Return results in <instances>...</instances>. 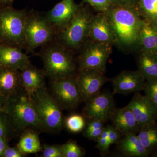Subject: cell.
Segmentation results:
<instances>
[{
  "label": "cell",
  "mask_w": 157,
  "mask_h": 157,
  "mask_svg": "<svg viewBox=\"0 0 157 157\" xmlns=\"http://www.w3.org/2000/svg\"><path fill=\"white\" fill-rule=\"evenodd\" d=\"M126 107L135 116L139 128L156 121L157 108L146 95H142L139 92L135 93Z\"/></svg>",
  "instance_id": "14"
},
{
  "label": "cell",
  "mask_w": 157,
  "mask_h": 157,
  "mask_svg": "<svg viewBox=\"0 0 157 157\" xmlns=\"http://www.w3.org/2000/svg\"><path fill=\"white\" fill-rule=\"evenodd\" d=\"M152 155H153V157H157V149L156 151Z\"/></svg>",
  "instance_id": "40"
},
{
  "label": "cell",
  "mask_w": 157,
  "mask_h": 157,
  "mask_svg": "<svg viewBox=\"0 0 157 157\" xmlns=\"http://www.w3.org/2000/svg\"><path fill=\"white\" fill-rule=\"evenodd\" d=\"M64 124L67 129L73 133L81 132L85 128L84 117L79 114H73L64 120Z\"/></svg>",
  "instance_id": "27"
},
{
  "label": "cell",
  "mask_w": 157,
  "mask_h": 157,
  "mask_svg": "<svg viewBox=\"0 0 157 157\" xmlns=\"http://www.w3.org/2000/svg\"><path fill=\"white\" fill-rule=\"evenodd\" d=\"M137 134L150 155L153 154L157 149L156 122L141 127Z\"/></svg>",
  "instance_id": "24"
},
{
  "label": "cell",
  "mask_w": 157,
  "mask_h": 157,
  "mask_svg": "<svg viewBox=\"0 0 157 157\" xmlns=\"http://www.w3.org/2000/svg\"><path fill=\"white\" fill-rule=\"evenodd\" d=\"M137 66L146 80L157 79V54L140 52Z\"/></svg>",
  "instance_id": "22"
},
{
  "label": "cell",
  "mask_w": 157,
  "mask_h": 157,
  "mask_svg": "<svg viewBox=\"0 0 157 157\" xmlns=\"http://www.w3.org/2000/svg\"><path fill=\"white\" fill-rule=\"evenodd\" d=\"M14 0H0V6H11Z\"/></svg>",
  "instance_id": "39"
},
{
  "label": "cell",
  "mask_w": 157,
  "mask_h": 157,
  "mask_svg": "<svg viewBox=\"0 0 157 157\" xmlns=\"http://www.w3.org/2000/svg\"><path fill=\"white\" fill-rule=\"evenodd\" d=\"M22 88L20 71L0 66V95L7 98Z\"/></svg>",
  "instance_id": "19"
},
{
  "label": "cell",
  "mask_w": 157,
  "mask_h": 157,
  "mask_svg": "<svg viewBox=\"0 0 157 157\" xmlns=\"http://www.w3.org/2000/svg\"><path fill=\"white\" fill-rule=\"evenodd\" d=\"M112 126L122 135L137 134L139 127L133 113L126 106L116 108L110 118Z\"/></svg>",
  "instance_id": "17"
},
{
  "label": "cell",
  "mask_w": 157,
  "mask_h": 157,
  "mask_svg": "<svg viewBox=\"0 0 157 157\" xmlns=\"http://www.w3.org/2000/svg\"><path fill=\"white\" fill-rule=\"evenodd\" d=\"M143 90L157 108V79L146 80Z\"/></svg>",
  "instance_id": "30"
},
{
  "label": "cell",
  "mask_w": 157,
  "mask_h": 157,
  "mask_svg": "<svg viewBox=\"0 0 157 157\" xmlns=\"http://www.w3.org/2000/svg\"><path fill=\"white\" fill-rule=\"evenodd\" d=\"M43 72L52 80L75 76L77 65L70 49L59 43L50 45L41 54Z\"/></svg>",
  "instance_id": "3"
},
{
  "label": "cell",
  "mask_w": 157,
  "mask_h": 157,
  "mask_svg": "<svg viewBox=\"0 0 157 157\" xmlns=\"http://www.w3.org/2000/svg\"><path fill=\"white\" fill-rule=\"evenodd\" d=\"M12 131H15L9 122L7 113L0 112V137L8 138Z\"/></svg>",
  "instance_id": "31"
},
{
  "label": "cell",
  "mask_w": 157,
  "mask_h": 157,
  "mask_svg": "<svg viewBox=\"0 0 157 157\" xmlns=\"http://www.w3.org/2000/svg\"><path fill=\"white\" fill-rule=\"evenodd\" d=\"M117 144L118 151L124 156L147 157L150 155L137 134L123 136Z\"/></svg>",
  "instance_id": "20"
},
{
  "label": "cell",
  "mask_w": 157,
  "mask_h": 157,
  "mask_svg": "<svg viewBox=\"0 0 157 157\" xmlns=\"http://www.w3.org/2000/svg\"><path fill=\"white\" fill-rule=\"evenodd\" d=\"M43 71L31 64L20 71L21 87L29 96L45 86V77Z\"/></svg>",
  "instance_id": "18"
},
{
  "label": "cell",
  "mask_w": 157,
  "mask_h": 157,
  "mask_svg": "<svg viewBox=\"0 0 157 157\" xmlns=\"http://www.w3.org/2000/svg\"><path fill=\"white\" fill-rule=\"evenodd\" d=\"M17 147L25 155L36 153L42 151V149L38 133L31 129L23 132Z\"/></svg>",
  "instance_id": "23"
},
{
  "label": "cell",
  "mask_w": 157,
  "mask_h": 157,
  "mask_svg": "<svg viewBox=\"0 0 157 157\" xmlns=\"http://www.w3.org/2000/svg\"><path fill=\"white\" fill-rule=\"evenodd\" d=\"M114 31L117 43L136 46L142 19L135 7L113 5L104 12Z\"/></svg>",
  "instance_id": "1"
},
{
  "label": "cell",
  "mask_w": 157,
  "mask_h": 157,
  "mask_svg": "<svg viewBox=\"0 0 157 157\" xmlns=\"http://www.w3.org/2000/svg\"><path fill=\"white\" fill-rule=\"evenodd\" d=\"M136 8L142 19L157 26V0H138Z\"/></svg>",
  "instance_id": "25"
},
{
  "label": "cell",
  "mask_w": 157,
  "mask_h": 157,
  "mask_svg": "<svg viewBox=\"0 0 157 157\" xmlns=\"http://www.w3.org/2000/svg\"><path fill=\"white\" fill-rule=\"evenodd\" d=\"M156 27L157 28V26H156Z\"/></svg>",
  "instance_id": "41"
},
{
  "label": "cell",
  "mask_w": 157,
  "mask_h": 157,
  "mask_svg": "<svg viewBox=\"0 0 157 157\" xmlns=\"http://www.w3.org/2000/svg\"><path fill=\"white\" fill-rule=\"evenodd\" d=\"M25 155L17 146L13 147L8 146L4 151L2 157H24Z\"/></svg>",
  "instance_id": "35"
},
{
  "label": "cell",
  "mask_w": 157,
  "mask_h": 157,
  "mask_svg": "<svg viewBox=\"0 0 157 157\" xmlns=\"http://www.w3.org/2000/svg\"><path fill=\"white\" fill-rule=\"evenodd\" d=\"M98 12H105L113 5V0H82Z\"/></svg>",
  "instance_id": "29"
},
{
  "label": "cell",
  "mask_w": 157,
  "mask_h": 157,
  "mask_svg": "<svg viewBox=\"0 0 157 157\" xmlns=\"http://www.w3.org/2000/svg\"><path fill=\"white\" fill-rule=\"evenodd\" d=\"M56 31L45 16L38 13H28L25 26L26 47L33 51L53 39Z\"/></svg>",
  "instance_id": "7"
},
{
  "label": "cell",
  "mask_w": 157,
  "mask_h": 157,
  "mask_svg": "<svg viewBox=\"0 0 157 157\" xmlns=\"http://www.w3.org/2000/svg\"><path fill=\"white\" fill-rule=\"evenodd\" d=\"M113 5L130 6L136 8L138 0H113Z\"/></svg>",
  "instance_id": "36"
},
{
  "label": "cell",
  "mask_w": 157,
  "mask_h": 157,
  "mask_svg": "<svg viewBox=\"0 0 157 157\" xmlns=\"http://www.w3.org/2000/svg\"><path fill=\"white\" fill-rule=\"evenodd\" d=\"M29 97L36 108L44 131H60L64 125L65 120L61 108L45 86L38 89Z\"/></svg>",
  "instance_id": "5"
},
{
  "label": "cell",
  "mask_w": 157,
  "mask_h": 157,
  "mask_svg": "<svg viewBox=\"0 0 157 157\" xmlns=\"http://www.w3.org/2000/svg\"><path fill=\"white\" fill-rule=\"evenodd\" d=\"M8 145L7 137H0V157H2L3 153Z\"/></svg>",
  "instance_id": "37"
},
{
  "label": "cell",
  "mask_w": 157,
  "mask_h": 157,
  "mask_svg": "<svg viewBox=\"0 0 157 157\" xmlns=\"http://www.w3.org/2000/svg\"><path fill=\"white\" fill-rule=\"evenodd\" d=\"M113 95L112 93L103 92L85 102V117L89 120L98 119L106 122L116 109Z\"/></svg>",
  "instance_id": "11"
},
{
  "label": "cell",
  "mask_w": 157,
  "mask_h": 157,
  "mask_svg": "<svg viewBox=\"0 0 157 157\" xmlns=\"http://www.w3.org/2000/svg\"><path fill=\"white\" fill-rule=\"evenodd\" d=\"M89 36L90 40L99 43L111 45L117 43L114 31L104 12L93 15Z\"/></svg>",
  "instance_id": "15"
},
{
  "label": "cell",
  "mask_w": 157,
  "mask_h": 157,
  "mask_svg": "<svg viewBox=\"0 0 157 157\" xmlns=\"http://www.w3.org/2000/svg\"><path fill=\"white\" fill-rule=\"evenodd\" d=\"M5 112L15 131H44L36 108L23 88L7 98Z\"/></svg>",
  "instance_id": "2"
},
{
  "label": "cell",
  "mask_w": 157,
  "mask_h": 157,
  "mask_svg": "<svg viewBox=\"0 0 157 157\" xmlns=\"http://www.w3.org/2000/svg\"><path fill=\"white\" fill-rule=\"evenodd\" d=\"M51 90L52 95L62 109H76L83 101L74 76L52 80Z\"/></svg>",
  "instance_id": "9"
},
{
  "label": "cell",
  "mask_w": 157,
  "mask_h": 157,
  "mask_svg": "<svg viewBox=\"0 0 157 157\" xmlns=\"http://www.w3.org/2000/svg\"><path fill=\"white\" fill-rule=\"evenodd\" d=\"M107 135L108 134L107 128L106 127H105L104 132L97 141L96 148L99 151L101 155L102 156L106 155L108 154L109 152L110 147L108 144Z\"/></svg>",
  "instance_id": "32"
},
{
  "label": "cell",
  "mask_w": 157,
  "mask_h": 157,
  "mask_svg": "<svg viewBox=\"0 0 157 157\" xmlns=\"http://www.w3.org/2000/svg\"><path fill=\"white\" fill-rule=\"evenodd\" d=\"M28 12L11 6H0V43L20 48L26 47L25 26Z\"/></svg>",
  "instance_id": "4"
},
{
  "label": "cell",
  "mask_w": 157,
  "mask_h": 157,
  "mask_svg": "<svg viewBox=\"0 0 157 157\" xmlns=\"http://www.w3.org/2000/svg\"><path fill=\"white\" fill-rule=\"evenodd\" d=\"M112 46L88 40L78 56V70H95L105 74L107 61L112 53Z\"/></svg>",
  "instance_id": "8"
},
{
  "label": "cell",
  "mask_w": 157,
  "mask_h": 157,
  "mask_svg": "<svg viewBox=\"0 0 157 157\" xmlns=\"http://www.w3.org/2000/svg\"><path fill=\"white\" fill-rule=\"evenodd\" d=\"M107 130L108 144L110 147L112 144H117L121 138L123 137L117 130H116L112 125L108 124L106 126Z\"/></svg>",
  "instance_id": "34"
},
{
  "label": "cell",
  "mask_w": 157,
  "mask_h": 157,
  "mask_svg": "<svg viewBox=\"0 0 157 157\" xmlns=\"http://www.w3.org/2000/svg\"><path fill=\"white\" fill-rule=\"evenodd\" d=\"M42 151V157H63L62 145L44 144Z\"/></svg>",
  "instance_id": "33"
},
{
  "label": "cell",
  "mask_w": 157,
  "mask_h": 157,
  "mask_svg": "<svg viewBox=\"0 0 157 157\" xmlns=\"http://www.w3.org/2000/svg\"><path fill=\"white\" fill-rule=\"evenodd\" d=\"M109 81L112 84L113 95L127 94L143 90L146 80L138 70H124Z\"/></svg>",
  "instance_id": "13"
},
{
  "label": "cell",
  "mask_w": 157,
  "mask_h": 157,
  "mask_svg": "<svg viewBox=\"0 0 157 157\" xmlns=\"http://www.w3.org/2000/svg\"><path fill=\"white\" fill-rule=\"evenodd\" d=\"M81 5L76 4L74 0H62L47 12L45 17L56 32L58 33L67 26Z\"/></svg>",
  "instance_id": "12"
},
{
  "label": "cell",
  "mask_w": 157,
  "mask_h": 157,
  "mask_svg": "<svg viewBox=\"0 0 157 157\" xmlns=\"http://www.w3.org/2000/svg\"><path fill=\"white\" fill-rule=\"evenodd\" d=\"M74 78L84 102L100 94L103 86L109 81L104 73L93 70H78Z\"/></svg>",
  "instance_id": "10"
},
{
  "label": "cell",
  "mask_w": 157,
  "mask_h": 157,
  "mask_svg": "<svg viewBox=\"0 0 157 157\" xmlns=\"http://www.w3.org/2000/svg\"><path fill=\"white\" fill-rule=\"evenodd\" d=\"M93 15L90 8L81 4L67 26L58 33L59 43L70 50L82 48L89 39L90 24Z\"/></svg>",
  "instance_id": "6"
},
{
  "label": "cell",
  "mask_w": 157,
  "mask_h": 157,
  "mask_svg": "<svg viewBox=\"0 0 157 157\" xmlns=\"http://www.w3.org/2000/svg\"><path fill=\"white\" fill-rule=\"evenodd\" d=\"M62 150L63 157H82L85 155L83 148L73 140H69L62 145Z\"/></svg>",
  "instance_id": "28"
},
{
  "label": "cell",
  "mask_w": 157,
  "mask_h": 157,
  "mask_svg": "<svg viewBox=\"0 0 157 157\" xmlns=\"http://www.w3.org/2000/svg\"><path fill=\"white\" fill-rule=\"evenodd\" d=\"M136 46L140 52L157 54V28L142 20Z\"/></svg>",
  "instance_id": "21"
},
{
  "label": "cell",
  "mask_w": 157,
  "mask_h": 157,
  "mask_svg": "<svg viewBox=\"0 0 157 157\" xmlns=\"http://www.w3.org/2000/svg\"><path fill=\"white\" fill-rule=\"evenodd\" d=\"M6 97L0 95V112L6 111Z\"/></svg>",
  "instance_id": "38"
},
{
  "label": "cell",
  "mask_w": 157,
  "mask_h": 157,
  "mask_svg": "<svg viewBox=\"0 0 157 157\" xmlns=\"http://www.w3.org/2000/svg\"><path fill=\"white\" fill-rule=\"evenodd\" d=\"M85 128L83 136L89 140L97 142L104 132L105 122L98 119L90 120Z\"/></svg>",
  "instance_id": "26"
},
{
  "label": "cell",
  "mask_w": 157,
  "mask_h": 157,
  "mask_svg": "<svg viewBox=\"0 0 157 157\" xmlns=\"http://www.w3.org/2000/svg\"><path fill=\"white\" fill-rule=\"evenodd\" d=\"M30 64L21 48L0 43V66L21 71Z\"/></svg>",
  "instance_id": "16"
}]
</instances>
